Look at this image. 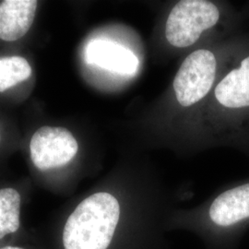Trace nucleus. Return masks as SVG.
Returning <instances> with one entry per match:
<instances>
[{
    "instance_id": "obj_1",
    "label": "nucleus",
    "mask_w": 249,
    "mask_h": 249,
    "mask_svg": "<svg viewBox=\"0 0 249 249\" xmlns=\"http://www.w3.org/2000/svg\"><path fill=\"white\" fill-rule=\"evenodd\" d=\"M120 217L115 196L99 192L82 200L69 217L63 231L65 249H107Z\"/></svg>"
},
{
    "instance_id": "obj_8",
    "label": "nucleus",
    "mask_w": 249,
    "mask_h": 249,
    "mask_svg": "<svg viewBox=\"0 0 249 249\" xmlns=\"http://www.w3.org/2000/svg\"><path fill=\"white\" fill-rule=\"evenodd\" d=\"M217 101L228 108L249 107V56L231 71L215 89Z\"/></svg>"
},
{
    "instance_id": "obj_4",
    "label": "nucleus",
    "mask_w": 249,
    "mask_h": 249,
    "mask_svg": "<svg viewBox=\"0 0 249 249\" xmlns=\"http://www.w3.org/2000/svg\"><path fill=\"white\" fill-rule=\"evenodd\" d=\"M79 145L71 132L64 127L43 126L30 142L31 158L41 171L61 167L75 157Z\"/></svg>"
},
{
    "instance_id": "obj_7",
    "label": "nucleus",
    "mask_w": 249,
    "mask_h": 249,
    "mask_svg": "<svg viewBox=\"0 0 249 249\" xmlns=\"http://www.w3.org/2000/svg\"><path fill=\"white\" fill-rule=\"evenodd\" d=\"M210 217L220 226H229L249 218V183L218 196L210 208Z\"/></svg>"
},
{
    "instance_id": "obj_9",
    "label": "nucleus",
    "mask_w": 249,
    "mask_h": 249,
    "mask_svg": "<svg viewBox=\"0 0 249 249\" xmlns=\"http://www.w3.org/2000/svg\"><path fill=\"white\" fill-rule=\"evenodd\" d=\"M20 195L14 188L0 189V239L20 226Z\"/></svg>"
},
{
    "instance_id": "obj_11",
    "label": "nucleus",
    "mask_w": 249,
    "mask_h": 249,
    "mask_svg": "<svg viewBox=\"0 0 249 249\" xmlns=\"http://www.w3.org/2000/svg\"><path fill=\"white\" fill-rule=\"evenodd\" d=\"M0 249H21V248H18V247H5V248H2Z\"/></svg>"
},
{
    "instance_id": "obj_5",
    "label": "nucleus",
    "mask_w": 249,
    "mask_h": 249,
    "mask_svg": "<svg viewBox=\"0 0 249 249\" xmlns=\"http://www.w3.org/2000/svg\"><path fill=\"white\" fill-rule=\"evenodd\" d=\"M85 59L89 64L122 75H132L139 67L138 57L132 51L103 39L89 42L85 51Z\"/></svg>"
},
{
    "instance_id": "obj_2",
    "label": "nucleus",
    "mask_w": 249,
    "mask_h": 249,
    "mask_svg": "<svg viewBox=\"0 0 249 249\" xmlns=\"http://www.w3.org/2000/svg\"><path fill=\"white\" fill-rule=\"evenodd\" d=\"M219 18V9L210 1H179L166 21V39L173 46L188 47L196 43L204 31L213 27Z\"/></svg>"
},
{
    "instance_id": "obj_6",
    "label": "nucleus",
    "mask_w": 249,
    "mask_h": 249,
    "mask_svg": "<svg viewBox=\"0 0 249 249\" xmlns=\"http://www.w3.org/2000/svg\"><path fill=\"white\" fill-rule=\"evenodd\" d=\"M36 0H5L0 4V39L13 42L26 35L36 17Z\"/></svg>"
},
{
    "instance_id": "obj_10",
    "label": "nucleus",
    "mask_w": 249,
    "mask_h": 249,
    "mask_svg": "<svg viewBox=\"0 0 249 249\" xmlns=\"http://www.w3.org/2000/svg\"><path fill=\"white\" fill-rule=\"evenodd\" d=\"M31 75L32 68L25 58L21 56L0 58V92L28 80Z\"/></svg>"
},
{
    "instance_id": "obj_3",
    "label": "nucleus",
    "mask_w": 249,
    "mask_h": 249,
    "mask_svg": "<svg viewBox=\"0 0 249 249\" xmlns=\"http://www.w3.org/2000/svg\"><path fill=\"white\" fill-rule=\"evenodd\" d=\"M216 68L215 55L209 50L199 49L187 56L174 80L175 93L182 107H191L204 98L213 85Z\"/></svg>"
}]
</instances>
